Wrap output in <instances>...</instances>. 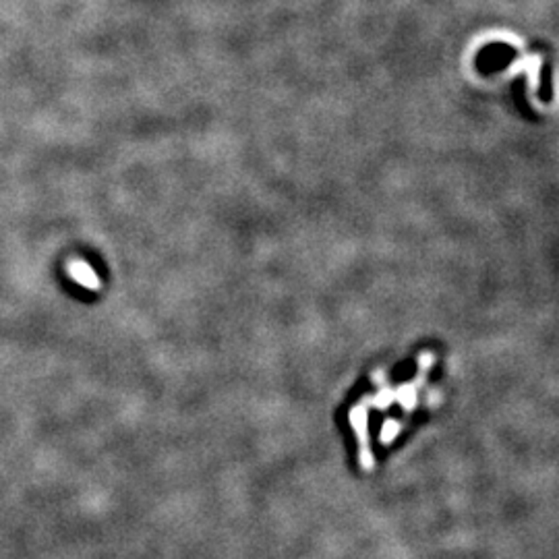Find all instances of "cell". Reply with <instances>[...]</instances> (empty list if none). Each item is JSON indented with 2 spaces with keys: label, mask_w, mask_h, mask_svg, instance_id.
I'll use <instances>...</instances> for the list:
<instances>
[{
  "label": "cell",
  "mask_w": 559,
  "mask_h": 559,
  "mask_svg": "<svg viewBox=\"0 0 559 559\" xmlns=\"http://www.w3.org/2000/svg\"><path fill=\"white\" fill-rule=\"evenodd\" d=\"M70 274L77 282H81L87 288H95L97 286V276L85 265V263H73L70 265Z\"/></svg>",
  "instance_id": "cell-1"
}]
</instances>
